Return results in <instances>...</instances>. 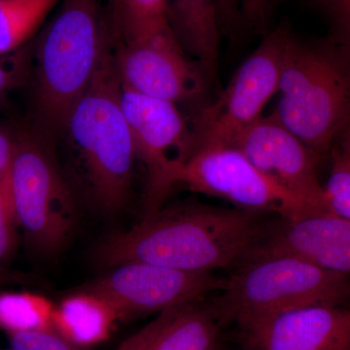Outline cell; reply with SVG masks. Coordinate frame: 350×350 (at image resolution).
Segmentation results:
<instances>
[{"instance_id":"cell-1","label":"cell","mask_w":350,"mask_h":350,"mask_svg":"<svg viewBox=\"0 0 350 350\" xmlns=\"http://www.w3.org/2000/svg\"><path fill=\"white\" fill-rule=\"evenodd\" d=\"M257 213L200 204L169 207L129 231L111 234L96 250L100 266L144 262L211 273L241 261L261 234Z\"/></svg>"},{"instance_id":"cell-2","label":"cell","mask_w":350,"mask_h":350,"mask_svg":"<svg viewBox=\"0 0 350 350\" xmlns=\"http://www.w3.org/2000/svg\"><path fill=\"white\" fill-rule=\"evenodd\" d=\"M271 116L315 156L350 122V48L330 38L304 41L290 33Z\"/></svg>"},{"instance_id":"cell-3","label":"cell","mask_w":350,"mask_h":350,"mask_svg":"<svg viewBox=\"0 0 350 350\" xmlns=\"http://www.w3.org/2000/svg\"><path fill=\"white\" fill-rule=\"evenodd\" d=\"M100 0H63L39 38L34 76L38 133L66 129L69 114L91 84L108 49Z\"/></svg>"},{"instance_id":"cell-4","label":"cell","mask_w":350,"mask_h":350,"mask_svg":"<svg viewBox=\"0 0 350 350\" xmlns=\"http://www.w3.org/2000/svg\"><path fill=\"white\" fill-rule=\"evenodd\" d=\"M121 90L114 57L107 49L64 131L79 153L94 199L108 213L119 211L128 200L137 158Z\"/></svg>"},{"instance_id":"cell-5","label":"cell","mask_w":350,"mask_h":350,"mask_svg":"<svg viewBox=\"0 0 350 350\" xmlns=\"http://www.w3.org/2000/svg\"><path fill=\"white\" fill-rule=\"evenodd\" d=\"M238 264L215 306L236 323L304 306H342L350 300V276L301 258L250 250Z\"/></svg>"},{"instance_id":"cell-6","label":"cell","mask_w":350,"mask_h":350,"mask_svg":"<svg viewBox=\"0 0 350 350\" xmlns=\"http://www.w3.org/2000/svg\"><path fill=\"white\" fill-rule=\"evenodd\" d=\"M8 177L16 219L27 245L39 256L56 254L72 232L75 206L45 135L17 131Z\"/></svg>"},{"instance_id":"cell-7","label":"cell","mask_w":350,"mask_h":350,"mask_svg":"<svg viewBox=\"0 0 350 350\" xmlns=\"http://www.w3.org/2000/svg\"><path fill=\"white\" fill-rule=\"evenodd\" d=\"M290 33L288 27H280L267 34L239 66L224 91L202 108L190 129V149L232 146L245 129L262 117V108L278 92Z\"/></svg>"},{"instance_id":"cell-8","label":"cell","mask_w":350,"mask_h":350,"mask_svg":"<svg viewBox=\"0 0 350 350\" xmlns=\"http://www.w3.org/2000/svg\"><path fill=\"white\" fill-rule=\"evenodd\" d=\"M174 183L250 213L269 211L285 219L323 213L271 180L232 146L191 148L175 170Z\"/></svg>"},{"instance_id":"cell-9","label":"cell","mask_w":350,"mask_h":350,"mask_svg":"<svg viewBox=\"0 0 350 350\" xmlns=\"http://www.w3.org/2000/svg\"><path fill=\"white\" fill-rule=\"evenodd\" d=\"M121 105L137 158L147 170L144 217H148L162 208L174 187L175 170L190 149L191 131L175 103L122 86Z\"/></svg>"},{"instance_id":"cell-10","label":"cell","mask_w":350,"mask_h":350,"mask_svg":"<svg viewBox=\"0 0 350 350\" xmlns=\"http://www.w3.org/2000/svg\"><path fill=\"white\" fill-rule=\"evenodd\" d=\"M112 269L81 291L107 300L119 319L197 303L216 290L221 291L226 282L211 273H191L144 262H128Z\"/></svg>"},{"instance_id":"cell-11","label":"cell","mask_w":350,"mask_h":350,"mask_svg":"<svg viewBox=\"0 0 350 350\" xmlns=\"http://www.w3.org/2000/svg\"><path fill=\"white\" fill-rule=\"evenodd\" d=\"M184 52L172 27L120 43L114 63L122 86L175 105L197 98L204 92L206 72Z\"/></svg>"},{"instance_id":"cell-12","label":"cell","mask_w":350,"mask_h":350,"mask_svg":"<svg viewBox=\"0 0 350 350\" xmlns=\"http://www.w3.org/2000/svg\"><path fill=\"white\" fill-rule=\"evenodd\" d=\"M285 190L320 211H327L317 156L271 115L260 117L232 145Z\"/></svg>"},{"instance_id":"cell-13","label":"cell","mask_w":350,"mask_h":350,"mask_svg":"<svg viewBox=\"0 0 350 350\" xmlns=\"http://www.w3.org/2000/svg\"><path fill=\"white\" fill-rule=\"evenodd\" d=\"M244 350H350V310L310 306L238 322Z\"/></svg>"},{"instance_id":"cell-14","label":"cell","mask_w":350,"mask_h":350,"mask_svg":"<svg viewBox=\"0 0 350 350\" xmlns=\"http://www.w3.org/2000/svg\"><path fill=\"white\" fill-rule=\"evenodd\" d=\"M250 250L283 253L350 276V221L330 211L282 218Z\"/></svg>"},{"instance_id":"cell-15","label":"cell","mask_w":350,"mask_h":350,"mask_svg":"<svg viewBox=\"0 0 350 350\" xmlns=\"http://www.w3.org/2000/svg\"><path fill=\"white\" fill-rule=\"evenodd\" d=\"M167 12L181 47L197 57L207 77L215 78L221 32L217 0H167Z\"/></svg>"},{"instance_id":"cell-16","label":"cell","mask_w":350,"mask_h":350,"mask_svg":"<svg viewBox=\"0 0 350 350\" xmlns=\"http://www.w3.org/2000/svg\"><path fill=\"white\" fill-rule=\"evenodd\" d=\"M117 319L116 310L107 300L81 291L55 308L53 327L69 342L85 349L105 342Z\"/></svg>"},{"instance_id":"cell-17","label":"cell","mask_w":350,"mask_h":350,"mask_svg":"<svg viewBox=\"0 0 350 350\" xmlns=\"http://www.w3.org/2000/svg\"><path fill=\"white\" fill-rule=\"evenodd\" d=\"M217 338L213 312L186 304L160 312V324L147 350H214Z\"/></svg>"},{"instance_id":"cell-18","label":"cell","mask_w":350,"mask_h":350,"mask_svg":"<svg viewBox=\"0 0 350 350\" xmlns=\"http://www.w3.org/2000/svg\"><path fill=\"white\" fill-rule=\"evenodd\" d=\"M61 0H0V57L17 52Z\"/></svg>"},{"instance_id":"cell-19","label":"cell","mask_w":350,"mask_h":350,"mask_svg":"<svg viewBox=\"0 0 350 350\" xmlns=\"http://www.w3.org/2000/svg\"><path fill=\"white\" fill-rule=\"evenodd\" d=\"M114 32L130 43L170 29L167 0H111Z\"/></svg>"},{"instance_id":"cell-20","label":"cell","mask_w":350,"mask_h":350,"mask_svg":"<svg viewBox=\"0 0 350 350\" xmlns=\"http://www.w3.org/2000/svg\"><path fill=\"white\" fill-rule=\"evenodd\" d=\"M55 306L32 293L0 295V328L10 333L52 328Z\"/></svg>"},{"instance_id":"cell-21","label":"cell","mask_w":350,"mask_h":350,"mask_svg":"<svg viewBox=\"0 0 350 350\" xmlns=\"http://www.w3.org/2000/svg\"><path fill=\"white\" fill-rule=\"evenodd\" d=\"M221 29L234 31L241 22L256 31L268 25L269 0H217Z\"/></svg>"},{"instance_id":"cell-22","label":"cell","mask_w":350,"mask_h":350,"mask_svg":"<svg viewBox=\"0 0 350 350\" xmlns=\"http://www.w3.org/2000/svg\"><path fill=\"white\" fill-rule=\"evenodd\" d=\"M323 190L327 211L350 221V163L338 149Z\"/></svg>"},{"instance_id":"cell-23","label":"cell","mask_w":350,"mask_h":350,"mask_svg":"<svg viewBox=\"0 0 350 350\" xmlns=\"http://www.w3.org/2000/svg\"><path fill=\"white\" fill-rule=\"evenodd\" d=\"M9 175V174H8ZM8 175L0 181V267L12 258L17 247V219Z\"/></svg>"},{"instance_id":"cell-24","label":"cell","mask_w":350,"mask_h":350,"mask_svg":"<svg viewBox=\"0 0 350 350\" xmlns=\"http://www.w3.org/2000/svg\"><path fill=\"white\" fill-rule=\"evenodd\" d=\"M12 350H83L54 328L9 334Z\"/></svg>"},{"instance_id":"cell-25","label":"cell","mask_w":350,"mask_h":350,"mask_svg":"<svg viewBox=\"0 0 350 350\" xmlns=\"http://www.w3.org/2000/svg\"><path fill=\"white\" fill-rule=\"evenodd\" d=\"M322 7L333 25L331 38L350 48V0H325Z\"/></svg>"},{"instance_id":"cell-26","label":"cell","mask_w":350,"mask_h":350,"mask_svg":"<svg viewBox=\"0 0 350 350\" xmlns=\"http://www.w3.org/2000/svg\"><path fill=\"white\" fill-rule=\"evenodd\" d=\"M27 73L25 54L19 50L0 57V96L22 84Z\"/></svg>"},{"instance_id":"cell-27","label":"cell","mask_w":350,"mask_h":350,"mask_svg":"<svg viewBox=\"0 0 350 350\" xmlns=\"http://www.w3.org/2000/svg\"><path fill=\"white\" fill-rule=\"evenodd\" d=\"M17 131L10 126L0 125V181L10 172L15 155Z\"/></svg>"},{"instance_id":"cell-28","label":"cell","mask_w":350,"mask_h":350,"mask_svg":"<svg viewBox=\"0 0 350 350\" xmlns=\"http://www.w3.org/2000/svg\"><path fill=\"white\" fill-rule=\"evenodd\" d=\"M159 324H160V315H158L148 325L144 327L142 330L126 340L117 350H147L152 338L155 335Z\"/></svg>"},{"instance_id":"cell-29","label":"cell","mask_w":350,"mask_h":350,"mask_svg":"<svg viewBox=\"0 0 350 350\" xmlns=\"http://www.w3.org/2000/svg\"><path fill=\"white\" fill-rule=\"evenodd\" d=\"M31 276L0 267V284H32Z\"/></svg>"},{"instance_id":"cell-30","label":"cell","mask_w":350,"mask_h":350,"mask_svg":"<svg viewBox=\"0 0 350 350\" xmlns=\"http://www.w3.org/2000/svg\"><path fill=\"white\" fill-rule=\"evenodd\" d=\"M340 137L342 138V144H340V148L350 149V122L347 128L345 129L344 131L340 133Z\"/></svg>"},{"instance_id":"cell-31","label":"cell","mask_w":350,"mask_h":350,"mask_svg":"<svg viewBox=\"0 0 350 350\" xmlns=\"http://www.w3.org/2000/svg\"><path fill=\"white\" fill-rule=\"evenodd\" d=\"M338 150L342 152V154H344V156L345 158H347V160L349 161V163H350V149L349 150H347V149H342L338 148Z\"/></svg>"},{"instance_id":"cell-32","label":"cell","mask_w":350,"mask_h":350,"mask_svg":"<svg viewBox=\"0 0 350 350\" xmlns=\"http://www.w3.org/2000/svg\"><path fill=\"white\" fill-rule=\"evenodd\" d=\"M308 1L313 2V3L319 4L320 6H323L325 0H308Z\"/></svg>"},{"instance_id":"cell-33","label":"cell","mask_w":350,"mask_h":350,"mask_svg":"<svg viewBox=\"0 0 350 350\" xmlns=\"http://www.w3.org/2000/svg\"><path fill=\"white\" fill-rule=\"evenodd\" d=\"M214 350H220V349H219V347H216V349H214Z\"/></svg>"},{"instance_id":"cell-34","label":"cell","mask_w":350,"mask_h":350,"mask_svg":"<svg viewBox=\"0 0 350 350\" xmlns=\"http://www.w3.org/2000/svg\"><path fill=\"white\" fill-rule=\"evenodd\" d=\"M0 350H12V349H0Z\"/></svg>"}]
</instances>
